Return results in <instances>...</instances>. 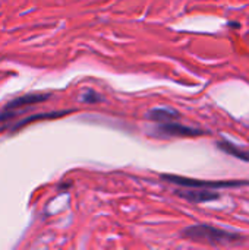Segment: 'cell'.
I'll return each mask as SVG.
<instances>
[{"mask_svg":"<svg viewBox=\"0 0 249 250\" xmlns=\"http://www.w3.org/2000/svg\"><path fill=\"white\" fill-rule=\"evenodd\" d=\"M82 100L87 101V103H95V101H100V95L95 94L94 91H87V92L84 94V98H82Z\"/></svg>","mask_w":249,"mask_h":250,"instance_id":"8","label":"cell"},{"mask_svg":"<svg viewBox=\"0 0 249 250\" xmlns=\"http://www.w3.org/2000/svg\"><path fill=\"white\" fill-rule=\"evenodd\" d=\"M148 117L157 123H167V122L178 120L181 117V114L175 110H170V108H154L148 113Z\"/></svg>","mask_w":249,"mask_h":250,"instance_id":"6","label":"cell"},{"mask_svg":"<svg viewBox=\"0 0 249 250\" xmlns=\"http://www.w3.org/2000/svg\"><path fill=\"white\" fill-rule=\"evenodd\" d=\"M158 132L164 136H179V138H189V136H201L205 135V132L191 127V126H183L176 122H167V123H160Z\"/></svg>","mask_w":249,"mask_h":250,"instance_id":"5","label":"cell"},{"mask_svg":"<svg viewBox=\"0 0 249 250\" xmlns=\"http://www.w3.org/2000/svg\"><path fill=\"white\" fill-rule=\"evenodd\" d=\"M183 237L192 242L208 243L213 246H232L244 242V237L238 233L217 229L208 224H198L188 227L183 233Z\"/></svg>","mask_w":249,"mask_h":250,"instance_id":"1","label":"cell"},{"mask_svg":"<svg viewBox=\"0 0 249 250\" xmlns=\"http://www.w3.org/2000/svg\"><path fill=\"white\" fill-rule=\"evenodd\" d=\"M163 179L170 182V183H175L178 186H182V188L210 189V190H213V189H226V188H239V186L249 185L248 182H241V180H236V182H232V180H227V182H207V180L189 179V177H182V176H172V174H164Z\"/></svg>","mask_w":249,"mask_h":250,"instance_id":"2","label":"cell"},{"mask_svg":"<svg viewBox=\"0 0 249 250\" xmlns=\"http://www.w3.org/2000/svg\"><path fill=\"white\" fill-rule=\"evenodd\" d=\"M50 95L47 94H28L23 97H19L13 101H10L4 108L3 113H0V122H4L7 119H12L13 116H16L18 113H21L23 110V107L32 105V104H38L43 103L48 98Z\"/></svg>","mask_w":249,"mask_h":250,"instance_id":"3","label":"cell"},{"mask_svg":"<svg viewBox=\"0 0 249 250\" xmlns=\"http://www.w3.org/2000/svg\"><path fill=\"white\" fill-rule=\"evenodd\" d=\"M217 146H219L223 152L229 154L230 157H235V158H239V160H242V161H247V163H249L248 151H245V149H242V148L236 146L235 144L227 142V141H222V142H219V144H217Z\"/></svg>","mask_w":249,"mask_h":250,"instance_id":"7","label":"cell"},{"mask_svg":"<svg viewBox=\"0 0 249 250\" xmlns=\"http://www.w3.org/2000/svg\"><path fill=\"white\" fill-rule=\"evenodd\" d=\"M176 195L191 204H203V202L220 199V195L210 189H194V188L179 189V190H176Z\"/></svg>","mask_w":249,"mask_h":250,"instance_id":"4","label":"cell"}]
</instances>
